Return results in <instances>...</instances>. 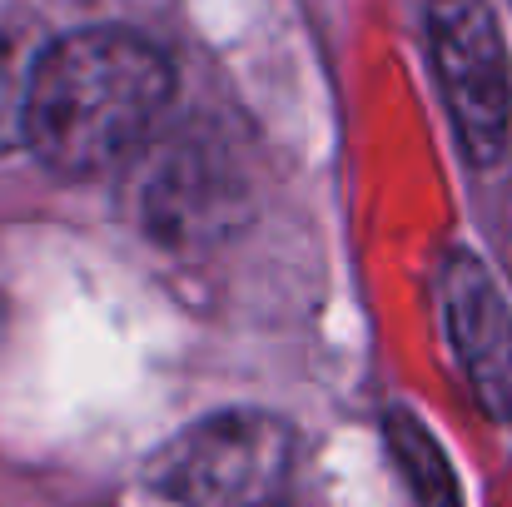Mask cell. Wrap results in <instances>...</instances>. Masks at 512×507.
<instances>
[{
  "instance_id": "6da1fadb",
  "label": "cell",
  "mask_w": 512,
  "mask_h": 507,
  "mask_svg": "<svg viewBox=\"0 0 512 507\" xmlns=\"http://www.w3.org/2000/svg\"><path fill=\"white\" fill-rule=\"evenodd\" d=\"M170 55L125 25L50 40L25 65L20 145L55 179H100L125 165L170 115Z\"/></svg>"
},
{
  "instance_id": "7a4b0ae2",
  "label": "cell",
  "mask_w": 512,
  "mask_h": 507,
  "mask_svg": "<svg viewBox=\"0 0 512 507\" xmlns=\"http://www.w3.org/2000/svg\"><path fill=\"white\" fill-rule=\"evenodd\" d=\"M125 204L150 244L174 254H194L219 244L249 214L244 160L229 150L224 125L189 120L174 130H155L125 165Z\"/></svg>"
},
{
  "instance_id": "3957f363",
  "label": "cell",
  "mask_w": 512,
  "mask_h": 507,
  "mask_svg": "<svg viewBox=\"0 0 512 507\" xmlns=\"http://www.w3.org/2000/svg\"><path fill=\"white\" fill-rule=\"evenodd\" d=\"M299 483V433L264 408H224L145 463V488L179 507H289Z\"/></svg>"
},
{
  "instance_id": "277c9868",
  "label": "cell",
  "mask_w": 512,
  "mask_h": 507,
  "mask_svg": "<svg viewBox=\"0 0 512 507\" xmlns=\"http://www.w3.org/2000/svg\"><path fill=\"white\" fill-rule=\"evenodd\" d=\"M428 60L473 169H493L512 140V65L498 10L488 0H423Z\"/></svg>"
},
{
  "instance_id": "5b68a950",
  "label": "cell",
  "mask_w": 512,
  "mask_h": 507,
  "mask_svg": "<svg viewBox=\"0 0 512 507\" xmlns=\"http://www.w3.org/2000/svg\"><path fill=\"white\" fill-rule=\"evenodd\" d=\"M443 329L453 343L458 373L483 408V418L512 423V309L473 249H453L443 259Z\"/></svg>"
},
{
  "instance_id": "8992f818",
  "label": "cell",
  "mask_w": 512,
  "mask_h": 507,
  "mask_svg": "<svg viewBox=\"0 0 512 507\" xmlns=\"http://www.w3.org/2000/svg\"><path fill=\"white\" fill-rule=\"evenodd\" d=\"M383 443H388V453L403 473V488H408L413 507H463L458 473H453L443 443L433 438V428L413 408L393 403L383 413Z\"/></svg>"
},
{
  "instance_id": "52a82bcc",
  "label": "cell",
  "mask_w": 512,
  "mask_h": 507,
  "mask_svg": "<svg viewBox=\"0 0 512 507\" xmlns=\"http://www.w3.org/2000/svg\"><path fill=\"white\" fill-rule=\"evenodd\" d=\"M20 115H25V65L10 40H0V155L20 145Z\"/></svg>"
}]
</instances>
